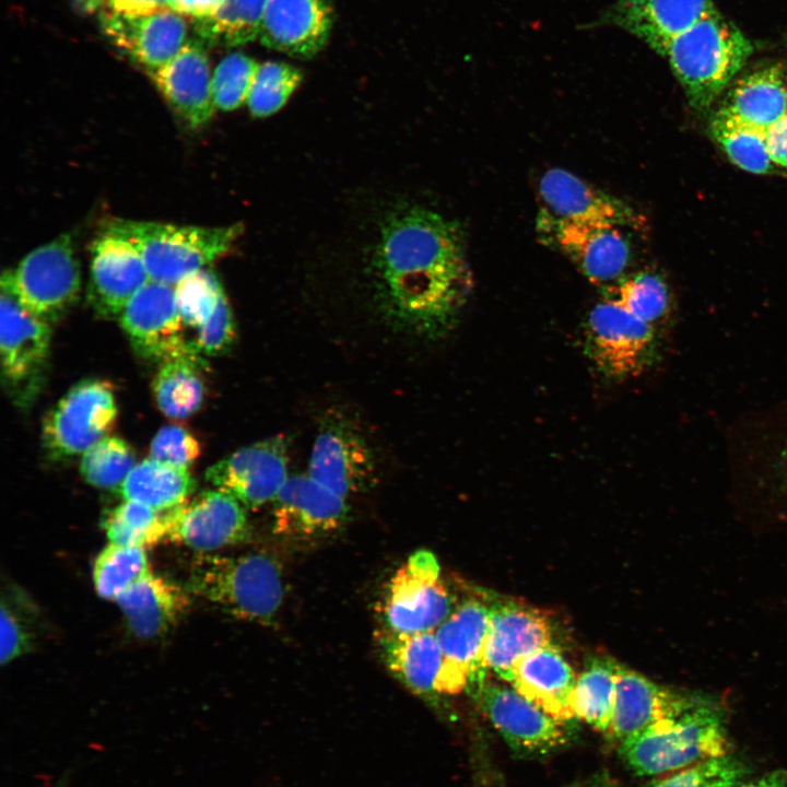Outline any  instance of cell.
<instances>
[{"mask_svg":"<svg viewBox=\"0 0 787 787\" xmlns=\"http://www.w3.org/2000/svg\"><path fill=\"white\" fill-rule=\"evenodd\" d=\"M374 254L379 294L398 322L427 337L455 324L473 282L455 222L424 207H401L381 225Z\"/></svg>","mask_w":787,"mask_h":787,"instance_id":"1","label":"cell"},{"mask_svg":"<svg viewBox=\"0 0 787 787\" xmlns=\"http://www.w3.org/2000/svg\"><path fill=\"white\" fill-rule=\"evenodd\" d=\"M753 52L751 40L718 11L671 39L661 51L690 106L707 109Z\"/></svg>","mask_w":787,"mask_h":787,"instance_id":"2","label":"cell"},{"mask_svg":"<svg viewBox=\"0 0 787 787\" xmlns=\"http://www.w3.org/2000/svg\"><path fill=\"white\" fill-rule=\"evenodd\" d=\"M188 588L234 618L270 624L284 598L279 563L266 553H205L191 565Z\"/></svg>","mask_w":787,"mask_h":787,"instance_id":"3","label":"cell"},{"mask_svg":"<svg viewBox=\"0 0 787 787\" xmlns=\"http://www.w3.org/2000/svg\"><path fill=\"white\" fill-rule=\"evenodd\" d=\"M726 718L709 701L661 719L618 747L623 762L637 775L681 770L730 752Z\"/></svg>","mask_w":787,"mask_h":787,"instance_id":"4","label":"cell"},{"mask_svg":"<svg viewBox=\"0 0 787 787\" xmlns=\"http://www.w3.org/2000/svg\"><path fill=\"white\" fill-rule=\"evenodd\" d=\"M130 242L140 254L151 281L175 286L226 255L243 233L227 226L178 225L113 219L105 231Z\"/></svg>","mask_w":787,"mask_h":787,"instance_id":"5","label":"cell"},{"mask_svg":"<svg viewBox=\"0 0 787 787\" xmlns=\"http://www.w3.org/2000/svg\"><path fill=\"white\" fill-rule=\"evenodd\" d=\"M380 631H435L454 611V600L436 556L427 550L412 553L388 582L378 603Z\"/></svg>","mask_w":787,"mask_h":787,"instance_id":"6","label":"cell"},{"mask_svg":"<svg viewBox=\"0 0 787 787\" xmlns=\"http://www.w3.org/2000/svg\"><path fill=\"white\" fill-rule=\"evenodd\" d=\"M0 318L2 379L12 399L27 406L44 380L51 330L19 299L7 270L1 277Z\"/></svg>","mask_w":787,"mask_h":787,"instance_id":"7","label":"cell"},{"mask_svg":"<svg viewBox=\"0 0 787 787\" xmlns=\"http://www.w3.org/2000/svg\"><path fill=\"white\" fill-rule=\"evenodd\" d=\"M473 700L518 757H545L573 741L571 723L549 715L512 685L486 679Z\"/></svg>","mask_w":787,"mask_h":787,"instance_id":"8","label":"cell"},{"mask_svg":"<svg viewBox=\"0 0 787 787\" xmlns=\"http://www.w3.org/2000/svg\"><path fill=\"white\" fill-rule=\"evenodd\" d=\"M7 272L22 304L48 322L73 305L81 287L80 265L69 235L35 248Z\"/></svg>","mask_w":787,"mask_h":787,"instance_id":"9","label":"cell"},{"mask_svg":"<svg viewBox=\"0 0 787 787\" xmlns=\"http://www.w3.org/2000/svg\"><path fill=\"white\" fill-rule=\"evenodd\" d=\"M116 418L117 404L111 387L99 379L82 380L45 418L44 447L54 460L82 455L107 436Z\"/></svg>","mask_w":787,"mask_h":787,"instance_id":"10","label":"cell"},{"mask_svg":"<svg viewBox=\"0 0 787 787\" xmlns=\"http://www.w3.org/2000/svg\"><path fill=\"white\" fill-rule=\"evenodd\" d=\"M490 604L472 598L457 606L435 630L442 653L436 681L438 695L468 691L474 697L486 680L484 647Z\"/></svg>","mask_w":787,"mask_h":787,"instance_id":"11","label":"cell"},{"mask_svg":"<svg viewBox=\"0 0 787 787\" xmlns=\"http://www.w3.org/2000/svg\"><path fill=\"white\" fill-rule=\"evenodd\" d=\"M120 324L134 349L162 364L179 359L201 360L184 338V324L173 285L149 281L126 305Z\"/></svg>","mask_w":787,"mask_h":787,"instance_id":"12","label":"cell"},{"mask_svg":"<svg viewBox=\"0 0 787 787\" xmlns=\"http://www.w3.org/2000/svg\"><path fill=\"white\" fill-rule=\"evenodd\" d=\"M654 340L653 325L603 298L588 314L585 344L598 371L613 379L635 376Z\"/></svg>","mask_w":787,"mask_h":787,"instance_id":"13","label":"cell"},{"mask_svg":"<svg viewBox=\"0 0 787 787\" xmlns=\"http://www.w3.org/2000/svg\"><path fill=\"white\" fill-rule=\"evenodd\" d=\"M541 234L561 250L594 284L608 287L623 278L631 257L620 226L607 223L539 219Z\"/></svg>","mask_w":787,"mask_h":787,"instance_id":"14","label":"cell"},{"mask_svg":"<svg viewBox=\"0 0 787 787\" xmlns=\"http://www.w3.org/2000/svg\"><path fill=\"white\" fill-rule=\"evenodd\" d=\"M286 448L283 436L257 442L212 465L205 479L246 509L258 508L272 502L289 478Z\"/></svg>","mask_w":787,"mask_h":787,"instance_id":"15","label":"cell"},{"mask_svg":"<svg viewBox=\"0 0 787 787\" xmlns=\"http://www.w3.org/2000/svg\"><path fill=\"white\" fill-rule=\"evenodd\" d=\"M308 474L342 497L366 491L376 478V459L366 438L348 420L324 422L308 463Z\"/></svg>","mask_w":787,"mask_h":787,"instance_id":"16","label":"cell"},{"mask_svg":"<svg viewBox=\"0 0 787 787\" xmlns=\"http://www.w3.org/2000/svg\"><path fill=\"white\" fill-rule=\"evenodd\" d=\"M166 539L208 553L245 540L246 508L230 494L205 491L164 514Z\"/></svg>","mask_w":787,"mask_h":787,"instance_id":"17","label":"cell"},{"mask_svg":"<svg viewBox=\"0 0 787 787\" xmlns=\"http://www.w3.org/2000/svg\"><path fill=\"white\" fill-rule=\"evenodd\" d=\"M348 514L346 498L309 474L292 475L272 501V529L286 539L315 540L340 529Z\"/></svg>","mask_w":787,"mask_h":787,"instance_id":"18","label":"cell"},{"mask_svg":"<svg viewBox=\"0 0 787 787\" xmlns=\"http://www.w3.org/2000/svg\"><path fill=\"white\" fill-rule=\"evenodd\" d=\"M489 604L484 666L509 683L521 659L551 644V625L548 618L531 606L507 600Z\"/></svg>","mask_w":787,"mask_h":787,"instance_id":"19","label":"cell"},{"mask_svg":"<svg viewBox=\"0 0 787 787\" xmlns=\"http://www.w3.org/2000/svg\"><path fill=\"white\" fill-rule=\"evenodd\" d=\"M89 299L104 317H118L151 281L144 262L126 238L104 232L91 246Z\"/></svg>","mask_w":787,"mask_h":787,"instance_id":"20","label":"cell"},{"mask_svg":"<svg viewBox=\"0 0 787 787\" xmlns=\"http://www.w3.org/2000/svg\"><path fill=\"white\" fill-rule=\"evenodd\" d=\"M704 701L693 694L655 683L620 666L615 706L606 737L618 748L657 721L676 716Z\"/></svg>","mask_w":787,"mask_h":787,"instance_id":"21","label":"cell"},{"mask_svg":"<svg viewBox=\"0 0 787 787\" xmlns=\"http://www.w3.org/2000/svg\"><path fill=\"white\" fill-rule=\"evenodd\" d=\"M717 12L713 0H616L599 24L623 30L660 55L671 39Z\"/></svg>","mask_w":787,"mask_h":787,"instance_id":"22","label":"cell"},{"mask_svg":"<svg viewBox=\"0 0 787 787\" xmlns=\"http://www.w3.org/2000/svg\"><path fill=\"white\" fill-rule=\"evenodd\" d=\"M101 25L113 44L149 71L167 63L185 46L186 23L167 8L143 14L104 12Z\"/></svg>","mask_w":787,"mask_h":787,"instance_id":"23","label":"cell"},{"mask_svg":"<svg viewBox=\"0 0 787 787\" xmlns=\"http://www.w3.org/2000/svg\"><path fill=\"white\" fill-rule=\"evenodd\" d=\"M539 193L544 204L542 214L554 220L607 223L620 227L639 223L635 212L622 200L562 168L544 173L539 183Z\"/></svg>","mask_w":787,"mask_h":787,"instance_id":"24","label":"cell"},{"mask_svg":"<svg viewBox=\"0 0 787 787\" xmlns=\"http://www.w3.org/2000/svg\"><path fill=\"white\" fill-rule=\"evenodd\" d=\"M331 23V0H267L259 38L269 48L310 58L326 45Z\"/></svg>","mask_w":787,"mask_h":787,"instance_id":"25","label":"cell"},{"mask_svg":"<svg viewBox=\"0 0 787 787\" xmlns=\"http://www.w3.org/2000/svg\"><path fill=\"white\" fill-rule=\"evenodd\" d=\"M149 74L190 127L198 128L211 119L216 107L208 58L201 47L185 44L172 60Z\"/></svg>","mask_w":787,"mask_h":787,"instance_id":"26","label":"cell"},{"mask_svg":"<svg viewBox=\"0 0 787 787\" xmlns=\"http://www.w3.org/2000/svg\"><path fill=\"white\" fill-rule=\"evenodd\" d=\"M576 678L565 657L550 644L521 659L508 684L549 715L572 723Z\"/></svg>","mask_w":787,"mask_h":787,"instance_id":"27","label":"cell"},{"mask_svg":"<svg viewBox=\"0 0 787 787\" xmlns=\"http://www.w3.org/2000/svg\"><path fill=\"white\" fill-rule=\"evenodd\" d=\"M115 602L136 636L153 638L180 620L188 609L189 598L172 580L149 572L121 592Z\"/></svg>","mask_w":787,"mask_h":787,"instance_id":"28","label":"cell"},{"mask_svg":"<svg viewBox=\"0 0 787 787\" xmlns=\"http://www.w3.org/2000/svg\"><path fill=\"white\" fill-rule=\"evenodd\" d=\"M380 655L387 668L412 693L433 706L441 697L436 681L442 653L435 631L418 633H377Z\"/></svg>","mask_w":787,"mask_h":787,"instance_id":"29","label":"cell"},{"mask_svg":"<svg viewBox=\"0 0 787 787\" xmlns=\"http://www.w3.org/2000/svg\"><path fill=\"white\" fill-rule=\"evenodd\" d=\"M719 109L767 129L787 114V67L771 63L740 77Z\"/></svg>","mask_w":787,"mask_h":787,"instance_id":"30","label":"cell"},{"mask_svg":"<svg viewBox=\"0 0 787 787\" xmlns=\"http://www.w3.org/2000/svg\"><path fill=\"white\" fill-rule=\"evenodd\" d=\"M195 486L188 469L148 458L133 467L118 490L125 500L165 512L185 503Z\"/></svg>","mask_w":787,"mask_h":787,"instance_id":"31","label":"cell"},{"mask_svg":"<svg viewBox=\"0 0 787 787\" xmlns=\"http://www.w3.org/2000/svg\"><path fill=\"white\" fill-rule=\"evenodd\" d=\"M619 669L612 659L591 658L577 676L573 691L575 718L604 736L613 717Z\"/></svg>","mask_w":787,"mask_h":787,"instance_id":"32","label":"cell"},{"mask_svg":"<svg viewBox=\"0 0 787 787\" xmlns=\"http://www.w3.org/2000/svg\"><path fill=\"white\" fill-rule=\"evenodd\" d=\"M201 360L179 359L162 364L152 389L158 409L171 419H186L197 412L204 399L199 373Z\"/></svg>","mask_w":787,"mask_h":787,"instance_id":"33","label":"cell"},{"mask_svg":"<svg viewBox=\"0 0 787 787\" xmlns=\"http://www.w3.org/2000/svg\"><path fill=\"white\" fill-rule=\"evenodd\" d=\"M709 130L728 158L741 169L759 175L774 171L766 144V129L718 109L710 120Z\"/></svg>","mask_w":787,"mask_h":787,"instance_id":"34","label":"cell"},{"mask_svg":"<svg viewBox=\"0 0 787 787\" xmlns=\"http://www.w3.org/2000/svg\"><path fill=\"white\" fill-rule=\"evenodd\" d=\"M267 0H226L212 16L199 20L197 32L210 44L237 46L259 38Z\"/></svg>","mask_w":787,"mask_h":787,"instance_id":"35","label":"cell"},{"mask_svg":"<svg viewBox=\"0 0 787 787\" xmlns=\"http://www.w3.org/2000/svg\"><path fill=\"white\" fill-rule=\"evenodd\" d=\"M149 572L145 549L110 543L96 556L92 577L97 595L115 600Z\"/></svg>","mask_w":787,"mask_h":787,"instance_id":"36","label":"cell"},{"mask_svg":"<svg viewBox=\"0 0 787 787\" xmlns=\"http://www.w3.org/2000/svg\"><path fill=\"white\" fill-rule=\"evenodd\" d=\"M105 532L110 543L145 549L166 540L164 514L125 500L108 515Z\"/></svg>","mask_w":787,"mask_h":787,"instance_id":"37","label":"cell"},{"mask_svg":"<svg viewBox=\"0 0 787 787\" xmlns=\"http://www.w3.org/2000/svg\"><path fill=\"white\" fill-rule=\"evenodd\" d=\"M134 466L130 446L119 437L107 435L81 455L80 472L95 488L118 489Z\"/></svg>","mask_w":787,"mask_h":787,"instance_id":"38","label":"cell"},{"mask_svg":"<svg viewBox=\"0 0 787 787\" xmlns=\"http://www.w3.org/2000/svg\"><path fill=\"white\" fill-rule=\"evenodd\" d=\"M606 291L604 298L651 325L663 316L668 307V289L665 282L653 273L623 277L606 287Z\"/></svg>","mask_w":787,"mask_h":787,"instance_id":"39","label":"cell"},{"mask_svg":"<svg viewBox=\"0 0 787 787\" xmlns=\"http://www.w3.org/2000/svg\"><path fill=\"white\" fill-rule=\"evenodd\" d=\"M302 72L285 62L267 61L259 64L247 106L254 117L263 118L281 109L302 81Z\"/></svg>","mask_w":787,"mask_h":787,"instance_id":"40","label":"cell"},{"mask_svg":"<svg viewBox=\"0 0 787 787\" xmlns=\"http://www.w3.org/2000/svg\"><path fill=\"white\" fill-rule=\"evenodd\" d=\"M749 773L743 760L728 753L681 768L648 787H737L745 782Z\"/></svg>","mask_w":787,"mask_h":787,"instance_id":"41","label":"cell"},{"mask_svg":"<svg viewBox=\"0 0 787 787\" xmlns=\"http://www.w3.org/2000/svg\"><path fill=\"white\" fill-rule=\"evenodd\" d=\"M174 289L184 326L195 329L213 315L225 294L215 274L208 269L188 275Z\"/></svg>","mask_w":787,"mask_h":787,"instance_id":"42","label":"cell"},{"mask_svg":"<svg viewBox=\"0 0 787 787\" xmlns=\"http://www.w3.org/2000/svg\"><path fill=\"white\" fill-rule=\"evenodd\" d=\"M259 63L243 54L226 56L212 75V93L215 107L230 111L238 108L249 95Z\"/></svg>","mask_w":787,"mask_h":787,"instance_id":"43","label":"cell"},{"mask_svg":"<svg viewBox=\"0 0 787 787\" xmlns=\"http://www.w3.org/2000/svg\"><path fill=\"white\" fill-rule=\"evenodd\" d=\"M199 454L200 445L196 437L186 427L176 424L163 426L150 446V458L183 469H188Z\"/></svg>","mask_w":787,"mask_h":787,"instance_id":"44","label":"cell"},{"mask_svg":"<svg viewBox=\"0 0 787 787\" xmlns=\"http://www.w3.org/2000/svg\"><path fill=\"white\" fill-rule=\"evenodd\" d=\"M196 330L197 334L192 344L200 354L216 356L230 350L234 343L236 330L225 294L213 315Z\"/></svg>","mask_w":787,"mask_h":787,"instance_id":"45","label":"cell"},{"mask_svg":"<svg viewBox=\"0 0 787 787\" xmlns=\"http://www.w3.org/2000/svg\"><path fill=\"white\" fill-rule=\"evenodd\" d=\"M1 665L11 662L32 647V636L26 625L5 603L1 604Z\"/></svg>","mask_w":787,"mask_h":787,"instance_id":"46","label":"cell"},{"mask_svg":"<svg viewBox=\"0 0 787 787\" xmlns=\"http://www.w3.org/2000/svg\"><path fill=\"white\" fill-rule=\"evenodd\" d=\"M87 11L143 14L166 8L165 0H80Z\"/></svg>","mask_w":787,"mask_h":787,"instance_id":"47","label":"cell"},{"mask_svg":"<svg viewBox=\"0 0 787 787\" xmlns=\"http://www.w3.org/2000/svg\"><path fill=\"white\" fill-rule=\"evenodd\" d=\"M766 144L774 166L787 169V114L766 129Z\"/></svg>","mask_w":787,"mask_h":787,"instance_id":"48","label":"cell"},{"mask_svg":"<svg viewBox=\"0 0 787 787\" xmlns=\"http://www.w3.org/2000/svg\"><path fill=\"white\" fill-rule=\"evenodd\" d=\"M226 0H165L166 8L199 20L214 15Z\"/></svg>","mask_w":787,"mask_h":787,"instance_id":"49","label":"cell"},{"mask_svg":"<svg viewBox=\"0 0 787 787\" xmlns=\"http://www.w3.org/2000/svg\"><path fill=\"white\" fill-rule=\"evenodd\" d=\"M737 787H787V770L767 772L754 779L745 780Z\"/></svg>","mask_w":787,"mask_h":787,"instance_id":"50","label":"cell"},{"mask_svg":"<svg viewBox=\"0 0 787 787\" xmlns=\"http://www.w3.org/2000/svg\"><path fill=\"white\" fill-rule=\"evenodd\" d=\"M594 787H618V786L613 785V784H612L611 782H609L608 779L601 778V779L598 780V783H596V784L594 785Z\"/></svg>","mask_w":787,"mask_h":787,"instance_id":"51","label":"cell"},{"mask_svg":"<svg viewBox=\"0 0 787 787\" xmlns=\"http://www.w3.org/2000/svg\"><path fill=\"white\" fill-rule=\"evenodd\" d=\"M783 463H784V467H785V471L787 472V454L784 455V462H783Z\"/></svg>","mask_w":787,"mask_h":787,"instance_id":"52","label":"cell"},{"mask_svg":"<svg viewBox=\"0 0 787 787\" xmlns=\"http://www.w3.org/2000/svg\"><path fill=\"white\" fill-rule=\"evenodd\" d=\"M569 787H579V786H569Z\"/></svg>","mask_w":787,"mask_h":787,"instance_id":"53","label":"cell"}]
</instances>
